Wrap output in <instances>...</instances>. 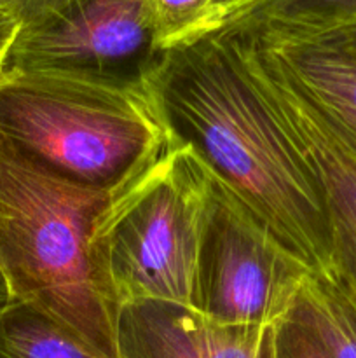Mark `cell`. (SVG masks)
Segmentation results:
<instances>
[{
	"label": "cell",
	"instance_id": "8992f818",
	"mask_svg": "<svg viewBox=\"0 0 356 358\" xmlns=\"http://www.w3.org/2000/svg\"><path fill=\"white\" fill-rule=\"evenodd\" d=\"M161 56L150 0H70L21 27L2 72L145 77Z\"/></svg>",
	"mask_w": 356,
	"mask_h": 358
},
{
	"label": "cell",
	"instance_id": "52a82bcc",
	"mask_svg": "<svg viewBox=\"0 0 356 358\" xmlns=\"http://www.w3.org/2000/svg\"><path fill=\"white\" fill-rule=\"evenodd\" d=\"M244 65L313 171L332 234L334 271L356 299V156L279 66L243 30H230Z\"/></svg>",
	"mask_w": 356,
	"mask_h": 358
},
{
	"label": "cell",
	"instance_id": "5bb4252c",
	"mask_svg": "<svg viewBox=\"0 0 356 358\" xmlns=\"http://www.w3.org/2000/svg\"><path fill=\"white\" fill-rule=\"evenodd\" d=\"M276 358H334L313 329L290 313L276 331Z\"/></svg>",
	"mask_w": 356,
	"mask_h": 358
},
{
	"label": "cell",
	"instance_id": "277c9868",
	"mask_svg": "<svg viewBox=\"0 0 356 358\" xmlns=\"http://www.w3.org/2000/svg\"><path fill=\"white\" fill-rule=\"evenodd\" d=\"M0 135L61 177L112 189L170 140L149 80L0 73Z\"/></svg>",
	"mask_w": 356,
	"mask_h": 358
},
{
	"label": "cell",
	"instance_id": "6da1fadb",
	"mask_svg": "<svg viewBox=\"0 0 356 358\" xmlns=\"http://www.w3.org/2000/svg\"><path fill=\"white\" fill-rule=\"evenodd\" d=\"M147 80L170 135L311 271L330 273L320 185L251 79L234 35L216 30L166 49Z\"/></svg>",
	"mask_w": 356,
	"mask_h": 358
},
{
	"label": "cell",
	"instance_id": "30bf717a",
	"mask_svg": "<svg viewBox=\"0 0 356 358\" xmlns=\"http://www.w3.org/2000/svg\"><path fill=\"white\" fill-rule=\"evenodd\" d=\"M293 313L306 322L334 358H356V299L337 273H313Z\"/></svg>",
	"mask_w": 356,
	"mask_h": 358
},
{
	"label": "cell",
	"instance_id": "7a4b0ae2",
	"mask_svg": "<svg viewBox=\"0 0 356 358\" xmlns=\"http://www.w3.org/2000/svg\"><path fill=\"white\" fill-rule=\"evenodd\" d=\"M108 192L61 177L0 135V271L14 303L117 358L115 313L89 257L91 227Z\"/></svg>",
	"mask_w": 356,
	"mask_h": 358
},
{
	"label": "cell",
	"instance_id": "ba28073f",
	"mask_svg": "<svg viewBox=\"0 0 356 358\" xmlns=\"http://www.w3.org/2000/svg\"><path fill=\"white\" fill-rule=\"evenodd\" d=\"M278 327H236L170 303H135L115 313L117 358H276Z\"/></svg>",
	"mask_w": 356,
	"mask_h": 358
},
{
	"label": "cell",
	"instance_id": "e0dca14e",
	"mask_svg": "<svg viewBox=\"0 0 356 358\" xmlns=\"http://www.w3.org/2000/svg\"><path fill=\"white\" fill-rule=\"evenodd\" d=\"M21 30V21L16 14L6 6L0 3V73H2L3 65L7 62L10 48H13L16 35Z\"/></svg>",
	"mask_w": 356,
	"mask_h": 358
},
{
	"label": "cell",
	"instance_id": "2e32d148",
	"mask_svg": "<svg viewBox=\"0 0 356 358\" xmlns=\"http://www.w3.org/2000/svg\"><path fill=\"white\" fill-rule=\"evenodd\" d=\"M68 2L70 0H0L2 6H6L20 17L21 27L37 23V21L51 16Z\"/></svg>",
	"mask_w": 356,
	"mask_h": 358
},
{
	"label": "cell",
	"instance_id": "d6986e66",
	"mask_svg": "<svg viewBox=\"0 0 356 358\" xmlns=\"http://www.w3.org/2000/svg\"><path fill=\"white\" fill-rule=\"evenodd\" d=\"M13 303V294H10L9 285H7L6 278H3L2 271H0V315H2Z\"/></svg>",
	"mask_w": 356,
	"mask_h": 358
},
{
	"label": "cell",
	"instance_id": "9c48e42d",
	"mask_svg": "<svg viewBox=\"0 0 356 358\" xmlns=\"http://www.w3.org/2000/svg\"><path fill=\"white\" fill-rule=\"evenodd\" d=\"M243 30L279 66L356 156V58L323 37L262 24ZM223 30V28H222Z\"/></svg>",
	"mask_w": 356,
	"mask_h": 358
},
{
	"label": "cell",
	"instance_id": "8fae6325",
	"mask_svg": "<svg viewBox=\"0 0 356 358\" xmlns=\"http://www.w3.org/2000/svg\"><path fill=\"white\" fill-rule=\"evenodd\" d=\"M0 358H108L34 308L13 303L0 315Z\"/></svg>",
	"mask_w": 356,
	"mask_h": 358
},
{
	"label": "cell",
	"instance_id": "5b68a950",
	"mask_svg": "<svg viewBox=\"0 0 356 358\" xmlns=\"http://www.w3.org/2000/svg\"><path fill=\"white\" fill-rule=\"evenodd\" d=\"M311 275L212 175L199 254V313L223 325L278 327L290 317Z\"/></svg>",
	"mask_w": 356,
	"mask_h": 358
},
{
	"label": "cell",
	"instance_id": "3957f363",
	"mask_svg": "<svg viewBox=\"0 0 356 358\" xmlns=\"http://www.w3.org/2000/svg\"><path fill=\"white\" fill-rule=\"evenodd\" d=\"M212 175L170 140L110 189L89 234V257L110 310L135 303L199 308L198 273Z\"/></svg>",
	"mask_w": 356,
	"mask_h": 358
},
{
	"label": "cell",
	"instance_id": "7c38bea8",
	"mask_svg": "<svg viewBox=\"0 0 356 358\" xmlns=\"http://www.w3.org/2000/svg\"><path fill=\"white\" fill-rule=\"evenodd\" d=\"M349 20H356V0H257L222 28L269 24L302 30L330 27Z\"/></svg>",
	"mask_w": 356,
	"mask_h": 358
},
{
	"label": "cell",
	"instance_id": "9a60e30c",
	"mask_svg": "<svg viewBox=\"0 0 356 358\" xmlns=\"http://www.w3.org/2000/svg\"><path fill=\"white\" fill-rule=\"evenodd\" d=\"M262 27H269V24H262ZM269 28H278V27H269ZM278 30L285 31H297V34H309L323 37L327 41L334 42L335 45L342 48L356 58V20L344 21V23L330 24V27H321V28H302V30H293V28H278Z\"/></svg>",
	"mask_w": 356,
	"mask_h": 358
},
{
	"label": "cell",
	"instance_id": "4fadbf2b",
	"mask_svg": "<svg viewBox=\"0 0 356 358\" xmlns=\"http://www.w3.org/2000/svg\"><path fill=\"white\" fill-rule=\"evenodd\" d=\"M159 51L218 28V0H150Z\"/></svg>",
	"mask_w": 356,
	"mask_h": 358
},
{
	"label": "cell",
	"instance_id": "ac0fdd59",
	"mask_svg": "<svg viewBox=\"0 0 356 358\" xmlns=\"http://www.w3.org/2000/svg\"><path fill=\"white\" fill-rule=\"evenodd\" d=\"M257 0H218V28L223 27V24L229 23L236 14H239L241 10L246 9L248 6H251ZM215 30V31H216Z\"/></svg>",
	"mask_w": 356,
	"mask_h": 358
}]
</instances>
